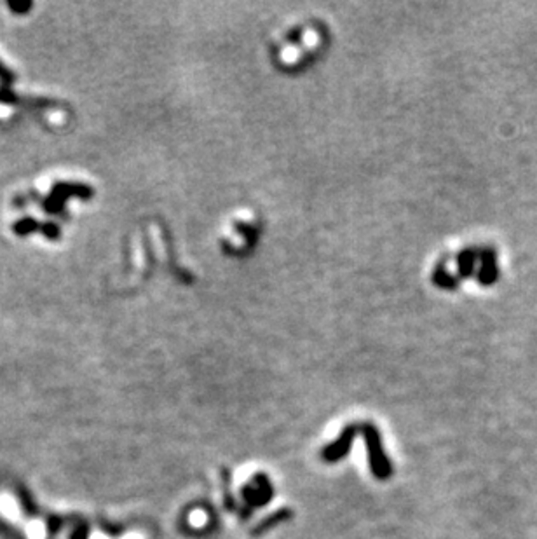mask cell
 Here are the masks:
<instances>
[{"mask_svg": "<svg viewBox=\"0 0 537 539\" xmlns=\"http://www.w3.org/2000/svg\"><path fill=\"white\" fill-rule=\"evenodd\" d=\"M365 440H367V449H368V461H370V470L372 473L377 478L384 480L391 473V464H389L388 458L384 454V449H382V440L379 431L375 430L372 424L363 426Z\"/></svg>", "mask_w": 537, "mask_h": 539, "instance_id": "cell-1", "label": "cell"}, {"mask_svg": "<svg viewBox=\"0 0 537 539\" xmlns=\"http://www.w3.org/2000/svg\"><path fill=\"white\" fill-rule=\"evenodd\" d=\"M356 431H358L356 426H347L346 430L342 431V435L339 437V440H335L334 444H330L327 449H325L323 459H327L328 463H334V461H339V459H342L344 456L349 452L354 437H356Z\"/></svg>", "mask_w": 537, "mask_h": 539, "instance_id": "cell-2", "label": "cell"}, {"mask_svg": "<svg viewBox=\"0 0 537 539\" xmlns=\"http://www.w3.org/2000/svg\"><path fill=\"white\" fill-rule=\"evenodd\" d=\"M53 194L60 196L62 199H91L93 198V189L89 185L84 184H68V182H56L51 189Z\"/></svg>", "mask_w": 537, "mask_h": 539, "instance_id": "cell-3", "label": "cell"}, {"mask_svg": "<svg viewBox=\"0 0 537 539\" xmlns=\"http://www.w3.org/2000/svg\"><path fill=\"white\" fill-rule=\"evenodd\" d=\"M243 494H245V499L252 506H262L272 498V489L271 484L266 480V477H259L255 487H246Z\"/></svg>", "mask_w": 537, "mask_h": 539, "instance_id": "cell-4", "label": "cell"}, {"mask_svg": "<svg viewBox=\"0 0 537 539\" xmlns=\"http://www.w3.org/2000/svg\"><path fill=\"white\" fill-rule=\"evenodd\" d=\"M16 496H18V501H20V506H21V510H23L25 515H27L28 519H35V517L39 515V506H37V503H35L32 492L28 491L25 485H18Z\"/></svg>", "mask_w": 537, "mask_h": 539, "instance_id": "cell-5", "label": "cell"}, {"mask_svg": "<svg viewBox=\"0 0 537 539\" xmlns=\"http://www.w3.org/2000/svg\"><path fill=\"white\" fill-rule=\"evenodd\" d=\"M39 229H41V222L35 220L34 217H25V219L13 224V232L16 236H21V238L34 234V232H37Z\"/></svg>", "mask_w": 537, "mask_h": 539, "instance_id": "cell-6", "label": "cell"}, {"mask_svg": "<svg viewBox=\"0 0 537 539\" xmlns=\"http://www.w3.org/2000/svg\"><path fill=\"white\" fill-rule=\"evenodd\" d=\"M288 515H290L288 510H279V512H276L274 515L267 517V519L264 520V522H260L259 527H257V529L253 531V534L264 533V531H267L268 527L276 526V524H279V522H283V520H285V519H288Z\"/></svg>", "mask_w": 537, "mask_h": 539, "instance_id": "cell-7", "label": "cell"}, {"mask_svg": "<svg viewBox=\"0 0 537 539\" xmlns=\"http://www.w3.org/2000/svg\"><path fill=\"white\" fill-rule=\"evenodd\" d=\"M65 199H62L60 196L56 194H49L48 199L44 201V212L51 213V215H58V213L63 212V208H65Z\"/></svg>", "mask_w": 537, "mask_h": 539, "instance_id": "cell-8", "label": "cell"}, {"mask_svg": "<svg viewBox=\"0 0 537 539\" xmlns=\"http://www.w3.org/2000/svg\"><path fill=\"white\" fill-rule=\"evenodd\" d=\"M39 231H41L42 236H44L46 239H49V241H58V239L62 238V227L55 222L41 224V229Z\"/></svg>", "mask_w": 537, "mask_h": 539, "instance_id": "cell-9", "label": "cell"}, {"mask_svg": "<svg viewBox=\"0 0 537 539\" xmlns=\"http://www.w3.org/2000/svg\"><path fill=\"white\" fill-rule=\"evenodd\" d=\"M63 526H65V520L60 515H49L48 519H46V529H48V534L51 538L62 533Z\"/></svg>", "mask_w": 537, "mask_h": 539, "instance_id": "cell-10", "label": "cell"}, {"mask_svg": "<svg viewBox=\"0 0 537 539\" xmlns=\"http://www.w3.org/2000/svg\"><path fill=\"white\" fill-rule=\"evenodd\" d=\"M7 7H9L14 14H27L28 11L34 9V2H30V0H21V2L20 0H9Z\"/></svg>", "mask_w": 537, "mask_h": 539, "instance_id": "cell-11", "label": "cell"}, {"mask_svg": "<svg viewBox=\"0 0 537 539\" xmlns=\"http://www.w3.org/2000/svg\"><path fill=\"white\" fill-rule=\"evenodd\" d=\"M18 102H20V96L16 93L11 91L6 86L0 88V103H4V105H16Z\"/></svg>", "mask_w": 537, "mask_h": 539, "instance_id": "cell-12", "label": "cell"}, {"mask_svg": "<svg viewBox=\"0 0 537 539\" xmlns=\"http://www.w3.org/2000/svg\"><path fill=\"white\" fill-rule=\"evenodd\" d=\"M14 81H16V77H14V74L11 72L9 67L4 65V63L0 62V82H2L6 88H9L11 84H14Z\"/></svg>", "mask_w": 537, "mask_h": 539, "instance_id": "cell-13", "label": "cell"}, {"mask_svg": "<svg viewBox=\"0 0 537 539\" xmlns=\"http://www.w3.org/2000/svg\"><path fill=\"white\" fill-rule=\"evenodd\" d=\"M70 539H89L88 526H84V524H79V526H75L74 531H72V534H70Z\"/></svg>", "mask_w": 537, "mask_h": 539, "instance_id": "cell-14", "label": "cell"}]
</instances>
